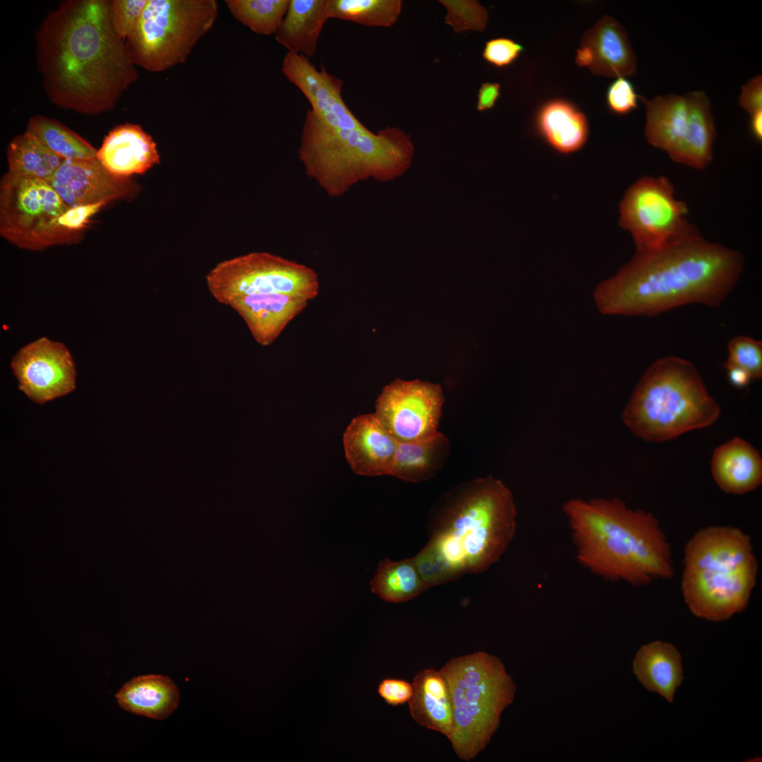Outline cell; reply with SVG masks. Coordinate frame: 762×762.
Masks as SVG:
<instances>
[{
    "instance_id": "ba28073f",
    "label": "cell",
    "mask_w": 762,
    "mask_h": 762,
    "mask_svg": "<svg viewBox=\"0 0 762 762\" xmlns=\"http://www.w3.org/2000/svg\"><path fill=\"white\" fill-rule=\"evenodd\" d=\"M449 688L453 730L449 739L456 756L470 761L488 744L516 685L501 660L485 651L455 657L440 669Z\"/></svg>"
},
{
    "instance_id": "9a60e30c",
    "label": "cell",
    "mask_w": 762,
    "mask_h": 762,
    "mask_svg": "<svg viewBox=\"0 0 762 762\" xmlns=\"http://www.w3.org/2000/svg\"><path fill=\"white\" fill-rule=\"evenodd\" d=\"M47 181L69 207L133 198L139 192L136 183L111 173L97 157L65 159Z\"/></svg>"
},
{
    "instance_id": "484cf974",
    "label": "cell",
    "mask_w": 762,
    "mask_h": 762,
    "mask_svg": "<svg viewBox=\"0 0 762 762\" xmlns=\"http://www.w3.org/2000/svg\"><path fill=\"white\" fill-rule=\"evenodd\" d=\"M640 98L646 107L644 135L648 143L670 155L687 131L689 106L687 95H665L651 100Z\"/></svg>"
},
{
    "instance_id": "74e56055",
    "label": "cell",
    "mask_w": 762,
    "mask_h": 762,
    "mask_svg": "<svg viewBox=\"0 0 762 762\" xmlns=\"http://www.w3.org/2000/svg\"><path fill=\"white\" fill-rule=\"evenodd\" d=\"M148 0L109 1L113 28L124 41L135 30Z\"/></svg>"
},
{
    "instance_id": "f546056e",
    "label": "cell",
    "mask_w": 762,
    "mask_h": 762,
    "mask_svg": "<svg viewBox=\"0 0 762 762\" xmlns=\"http://www.w3.org/2000/svg\"><path fill=\"white\" fill-rule=\"evenodd\" d=\"M370 586L373 593L394 603L407 602L427 590L413 557L397 562L382 560Z\"/></svg>"
},
{
    "instance_id": "44dd1931",
    "label": "cell",
    "mask_w": 762,
    "mask_h": 762,
    "mask_svg": "<svg viewBox=\"0 0 762 762\" xmlns=\"http://www.w3.org/2000/svg\"><path fill=\"white\" fill-rule=\"evenodd\" d=\"M534 128L552 149L564 155L581 150L589 135L586 116L574 104L562 98L548 100L539 107Z\"/></svg>"
},
{
    "instance_id": "3957f363",
    "label": "cell",
    "mask_w": 762,
    "mask_h": 762,
    "mask_svg": "<svg viewBox=\"0 0 762 762\" xmlns=\"http://www.w3.org/2000/svg\"><path fill=\"white\" fill-rule=\"evenodd\" d=\"M578 562L609 581L641 586L672 576V554L657 519L617 498H572L562 505Z\"/></svg>"
},
{
    "instance_id": "ee69618b",
    "label": "cell",
    "mask_w": 762,
    "mask_h": 762,
    "mask_svg": "<svg viewBox=\"0 0 762 762\" xmlns=\"http://www.w3.org/2000/svg\"><path fill=\"white\" fill-rule=\"evenodd\" d=\"M500 95V83L490 82L482 83L477 95V110L483 111L493 108Z\"/></svg>"
},
{
    "instance_id": "f6af8a7d",
    "label": "cell",
    "mask_w": 762,
    "mask_h": 762,
    "mask_svg": "<svg viewBox=\"0 0 762 762\" xmlns=\"http://www.w3.org/2000/svg\"><path fill=\"white\" fill-rule=\"evenodd\" d=\"M725 369L727 370V377L730 384L736 387L744 388L752 380L749 374L739 367L732 366Z\"/></svg>"
},
{
    "instance_id": "52a82bcc",
    "label": "cell",
    "mask_w": 762,
    "mask_h": 762,
    "mask_svg": "<svg viewBox=\"0 0 762 762\" xmlns=\"http://www.w3.org/2000/svg\"><path fill=\"white\" fill-rule=\"evenodd\" d=\"M720 413L696 366L680 357L655 361L643 374L622 411L636 437L660 442L715 422Z\"/></svg>"
},
{
    "instance_id": "b9f144b4",
    "label": "cell",
    "mask_w": 762,
    "mask_h": 762,
    "mask_svg": "<svg viewBox=\"0 0 762 762\" xmlns=\"http://www.w3.org/2000/svg\"><path fill=\"white\" fill-rule=\"evenodd\" d=\"M413 692L412 683L397 678L383 679L378 684L377 693L385 703L397 706L408 703Z\"/></svg>"
},
{
    "instance_id": "4dcf8cb0",
    "label": "cell",
    "mask_w": 762,
    "mask_h": 762,
    "mask_svg": "<svg viewBox=\"0 0 762 762\" xmlns=\"http://www.w3.org/2000/svg\"><path fill=\"white\" fill-rule=\"evenodd\" d=\"M9 173L48 181L65 160L25 132L10 142L7 149Z\"/></svg>"
},
{
    "instance_id": "e0dca14e",
    "label": "cell",
    "mask_w": 762,
    "mask_h": 762,
    "mask_svg": "<svg viewBox=\"0 0 762 762\" xmlns=\"http://www.w3.org/2000/svg\"><path fill=\"white\" fill-rule=\"evenodd\" d=\"M398 442L373 413L359 415L350 422L343 435L346 459L356 474L389 475Z\"/></svg>"
},
{
    "instance_id": "ffe728a7",
    "label": "cell",
    "mask_w": 762,
    "mask_h": 762,
    "mask_svg": "<svg viewBox=\"0 0 762 762\" xmlns=\"http://www.w3.org/2000/svg\"><path fill=\"white\" fill-rule=\"evenodd\" d=\"M97 159L111 173L125 177L143 174L160 161L151 135L140 126L128 123L109 133L97 150Z\"/></svg>"
},
{
    "instance_id": "d590c367",
    "label": "cell",
    "mask_w": 762,
    "mask_h": 762,
    "mask_svg": "<svg viewBox=\"0 0 762 762\" xmlns=\"http://www.w3.org/2000/svg\"><path fill=\"white\" fill-rule=\"evenodd\" d=\"M728 357L725 368L739 367L752 380L762 377V342L746 336H737L727 343Z\"/></svg>"
},
{
    "instance_id": "4316f807",
    "label": "cell",
    "mask_w": 762,
    "mask_h": 762,
    "mask_svg": "<svg viewBox=\"0 0 762 762\" xmlns=\"http://www.w3.org/2000/svg\"><path fill=\"white\" fill-rule=\"evenodd\" d=\"M124 710L147 718L164 720L177 708L179 692L168 677L147 675L133 678L116 694Z\"/></svg>"
},
{
    "instance_id": "2e32d148",
    "label": "cell",
    "mask_w": 762,
    "mask_h": 762,
    "mask_svg": "<svg viewBox=\"0 0 762 762\" xmlns=\"http://www.w3.org/2000/svg\"><path fill=\"white\" fill-rule=\"evenodd\" d=\"M282 72L297 87L311 105V109L327 124L353 128L363 123L347 107L341 96L344 82L322 66L318 69L308 58L287 52Z\"/></svg>"
},
{
    "instance_id": "9c48e42d",
    "label": "cell",
    "mask_w": 762,
    "mask_h": 762,
    "mask_svg": "<svg viewBox=\"0 0 762 762\" xmlns=\"http://www.w3.org/2000/svg\"><path fill=\"white\" fill-rule=\"evenodd\" d=\"M218 14L215 0H148L125 40L131 61L150 72L183 63Z\"/></svg>"
},
{
    "instance_id": "d6986e66",
    "label": "cell",
    "mask_w": 762,
    "mask_h": 762,
    "mask_svg": "<svg viewBox=\"0 0 762 762\" xmlns=\"http://www.w3.org/2000/svg\"><path fill=\"white\" fill-rule=\"evenodd\" d=\"M308 302L290 295L267 294L241 296L226 305L242 317L255 341L265 346L278 337Z\"/></svg>"
},
{
    "instance_id": "60d3db41",
    "label": "cell",
    "mask_w": 762,
    "mask_h": 762,
    "mask_svg": "<svg viewBox=\"0 0 762 762\" xmlns=\"http://www.w3.org/2000/svg\"><path fill=\"white\" fill-rule=\"evenodd\" d=\"M107 203L102 201L70 207L59 217V224L62 228L68 231L83 234L82 230L86 226L90 218L97 213Z\"/></svg>"
},
{
    "instance_id": "e575fe53",
    "label": "cell",
    "mask_w": 762,
    "mask_h": 762,
    "mask_svg": "<svg viewBox=\"0 0 762 762\" xmlns=\"http://www.w3.org/2000/svg\"><path fill=\"white\" fill-rule=\"evenodd\" d=\"M447 13L445 23L454 32H483L488 20L487 9L476 0H440Z\"/></svg>"
},
{
    "instance_id": "d4e9b609",
    "label": "cell",
    "mask_w": 762,
    "mask_h": 762,
    "mask_svg": "<svg viewBox=\"0 0 762 762\" xmlns=\"http://www.w3.org/2000/svg\"><path fill=\"white\" fill-rule=\"evenodd\" d=\"M633 672L646 689L672 702L683 679L682 657L673 645L655 641L638 651Z\"/></svg>"
},
{
    "instance_id": "7c38bea8",
    "label": "cell",
    "mask_w": 762,
    "mask_h": 762,
    "mask_svg": "<svg viewBox=\"0 0 762 762\" xmlns=\"http://www.w3.org/2000/svg\"><path fill=\"white\" fill-rule=\"evenodd\" d=\"M686 203L675 196L665 176H644L626 190L619 224L633 237L636 250L653 251L699 234L687 219Z\"/></svg>"
},
{
    "instance_id": "5b68a950",
    "label": "cell",
    "mask_w": 762,
    "mask_h": 762,
    "mask_svg": "<svg viewBox=\"0 0 762 762\" xmlns=\"http://www.w3.org/2000/svg\"><path fill=\"white\" fill-rule=\"evenodd\" d=\"M414 147L409 134L387 126L374 133L363 124L334 127L311 109L306 111L298 157L306 174L331 198L361 181H392L411 167Z\"/></svg>"
},
{
    "instance_id": "f1b7e54d",
    "label": "cell",
    "mask_w": 762,
    "mask_h": 762,
    "mask_svg": "<svg viewBox=\"0 0 762 762\" xmlns=\"http://www.w3.org/2000/svg\"><path fill=\"white\" fill-rule=\"evenodd\" d=\"M449 452V440L440 432L427 439L399 442L389 475L411 483L425 481L442 468Z\"/></svg>"
},
{
    "instance_id": "83f0119b",
    "label": "cell",
    "mask_w": 762,
    "mask_h": 762,
    "mask_svg": "<svg viewBox=\"0 0 762 762\" xmlns=\"http://www.w3.org/2000/svg\"><path fill=\"white\" fill-rule=\"evenodd\" d=\"M689 106L687 131L669 157L675 162L704 169L712 160L715 129L710 102L703 91L687 93Z\"/></svg>"
},
{
    "instance_id": "f35d334b",
    "label": "cell",
    "mask_w": 762,
    "mask_h": 762,
    "mask_svg": "<svg viewBox=\"0 0 762 762\" xmlns=\"http://www.w3.org/2000/svg\"><path fill=\"white\" fill-rule=\"evenodd\" d=\"M637 95L632 83L625 77H618L607 87L606 104L609 110L617 115H627L638 107Z\"/></svg>"
},
{
    "instance_id": "ac0fdd59",
    "label": "cell",
    "mask_w": 762,
    "mask_h": 762,
    "mask_svg": "<svg viewBox=\"0 0 762 762\" xmlns=\"http://www.w3.org/2000/svg\"><path fill=\"white\" fill-rule=\"evenodd\" d=\"M580 47L590 54L588 68L595 75L626 78L636 71V58L627 33L608 15H604L584 32Z\"/></svg>"
},
{
    "instance_id": "7402d4cb",
    "label": "cell",
    "mask_w": 762,
    "mask_h": 762,
    "mask_svg": "<svg viewBox=\"0 0 762 762\" xmlns=\"http://www.w3.org/2000/svg\"><path fill=\"white\" fill-rule=\"evenodd\" d=\"M710 468L715 481L727 493L744 494L762 482V459L758 451L739 437L715 449Z\"/></svg>"
},
{
    "instance_id": "7a4b0ae2",
    "label": "cell",
    "mask_w": 762,
    "mask_h": 762,
    "mask_svg": "<svg viewBox=\"0 0 762 762\" xmlns=\"http://www.w3.org/2000/svg\"><path fill=\"white\" fill-rule=\"evenodd\" d=\"M744 267L742 254L699 233L664 248L636 250L594 300L605 315L653 317L687 304L720 306Z\"/></svg>"
},
{
    "instance_id": "cb8c5ba5",
    "label": "cell",
    "mask_w": 762,
    "mask_h": 762,
    "mask_svg": "<svg viewBox=\"0 0 762 762\" xmlns=\"http://www.w3.org/2000/svg\"><path fill=\"white\" fill-rule=\"evenodd\" d=\"M328 0H289L287 11L274 33L287 52L309 59L317 50L326 21Z\"/></svg>"
},
{
    "instance_id": "277c9868",
    "label": "cell",
    "mask_w": 762,
    "mask_h": 762,
    "mask_svg": "<svg viewBox=\"0 0 762 762\" xmlns=\"http://www.w3.org/2000/svg\"><path fill=\"white\" fill-rule=\"evenodd\" d=\"M516 508L509 488L492 476L464 483L442 498L427 543L459 578L486 571L514 538Z\"/></svg>"
},
{
    "instance_id": "8d00e7d4",
    "label": "cell",
    "mask_w": 762,
    "mask_h": 762,
    "mask_svg": "<svg viewBox=\"0 0 762 762\" xmlns=\"http://www.w3.org/2000/svg\"><path fill=\"white\" fill-rule=\"evenodd\" d=\"M413 560L427 589L459 579L443 558L427 543Z\"/></svg>"
},
{
    "instance_id": "603a6c76",
    "label": "cell",
    "mask_w": 762,
    "mask_h": 762,
    "mask_svg": "<svg viewBox=\"0 0 762 762\" xmlns=\"http://www.w3.org/2000/svg\"><path fill=\"white\" fill-rule=\"evenodd\" d=\"M413 695L408 702L412 718L419 725L450 738L453 715L447 683L440 670L427 668L413 679Z\"/></svg>"
},
{
    "instance_id": "1f68e13d",
    "label": "cell",
    "mask_w": 762,
    "mask_h": 762,
    "mask_svg": "<svg viewBox=\"0 0 762 762\" xmlns=\"http://www.w3.org/2000/svg\"><path fill=\"white\" fill-rule=\"evenodd\" d=\"M26 132L64 159H90L97 150L60 122L41 115L29 119Z\"/></svg>"
},
{
    "instance_id": "8992f818",
    "label": "cell",
    "mask_w": 762,
    "mask_h": 762,
    "mask_svg": "<svg viewBox=\"0 0 762 762\" xmlns=\"http://www.w3.org/2000/svg\"><path fill=\"white\" fill-rule=\"evenodd\" d=\"M682 589L696 616L722 621L745 609L758 563L749 537L728 526L698 531L684 550Z\"/></svg>"
},
{
    "instance_id": "5bb4252c",
    "label": "cell",
    "mask_w": 762,
    "mask_h": 762,
    "mask_svg": "<svg viewBox=\"0 0 762 762\" xmlns=\"http://www.w3.org/2000/svg\"><path fill=\"white\" fill-rule=\"evenodd\" d=\"M11 367L18 388L32 401L43 404L75 389L76 371L64 344L41 337L13 357Z\"/></svg>"
},
{
    "instance_id": "4fadbf2b",
    "label": "cell",
    "mask_w": 762,
    "mask_h": 762,
    "mask_svg": "<svg viewBox=\"0 0 762 762\" xmlns=\"http://www.w3.org/2000/svg\"><path fill=\"white\" fill-rule=\"evenodd\" d=\"M444 400L440 385L396 379L378 396L374 414L398 442L421 440L439 433Z\"/></svg>"
},
{
    "instance_id": "30bf717a",
    "label": "cell",
    "mask_w": 762,
    "mask_h": 762,
    "mask_svg": "<svg viewBox=\"0 0 762 762\" xmlns=\"http://www.w3.org/2000/svg\"><path fill=\"white\" fill-rule=\"evenodd\" d=\"M69 208L47 181L7 172L0 185V234L13 245L31 250L76 243L83 234L59 224Z\"/></svg>"
},
{
    "instance_id": "836d02e7",
    "label": "cell",
    "mask_w": 762,
    "mask_h": 762,
    "mask_svg": "<svg viewBox=\"0 0 762 762\" xmlns=\"http://www.w3.org/2000/svg\"><path fill=\"white\" fill-rule=\"evenodd\" d=\"M233 17L251 31L274 35L289 6V0H226Z\"/></svg>"
},
{
    "instance_id": "d6a6232c",
    "label": "cell",
    "mask_w": 762,
    "mask_h": 762,
    "mask_svg": "<svg viewBox=\"0 0 762 762\" xmlns=\"http://www.w3.org/2000/svg\"><path fill=\"white\" fill-rule=\"evenodd\" d=\"M402 9L400 0H328L329 18L349 20L365 26L390 27Z\"/></svg>"
},
{
    "instance_id": "8fae6325",
    "label": "cell",
    "mask_w": 762,
    "mask_h": 762,
    "mask_svg": "<svg viewBox=\"0 0 762 762\" xmlns=\"http://www.w3.org/2000/svg\"><path fill=\"white\" fill-rule=\"evenodd\" d=\"M212 295L224 304L250 294H282L310 301L319 291L312 268L265 252H253L224 260L207 275Z\"/></svg>"
},
{
    "instance_id": "6da1fadb",
    "label": "cell",
    "mask_w": 762,
    "mask_h": 762,
    "mask_svg": "<svg viewBox=\"0 0 762 762\" xmlns=\"http://www.w3.org/2000/svg\"><path fill=\"white\" fill-rule=\"evenodd\" d=\"M36 60L49 100L86 115L113 109L139 76L108 0L60 3L37 32Z\"/></svg>"
},
{
    "instance_id": "7bdbcfd3",
    "label": "cell",
    "mask_w": 762,
    "mask_h": 762,
    "mask_svg": "<svg viewBox=\"0 0 762 762\" xmlns=\"http://www.w3.org/2000/svg\"><path fill=\"white\" fill-rule=\"evenodd\" d=\"M739 105L750 116L762 113V77L758 75L742 87Z\"/></svg>"
},
{
    "instance_id": "ab89813d",
    "label": "cell",
    "mask_w": 762,
    "mask_h": 762,
    "mask_svg": "<svg viewBox=\"0 0 762 762\" xmlns=\"http://www.w3.org/2000/svg\"><path fill=\"white\" fill-rule=\"evenodd\" d=\"M524 50L521 44L510 38L495 37L485 42L482 56L488 64L503 68L514 63Z\"/></svg>"
}]
</instances>
